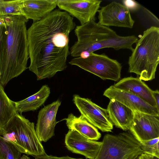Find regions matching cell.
Wrapping results in <instances>:
<instances>
[{
    "mask_svg": "<svg viewBox=\"0 0 159 159\" xmlns=\"http://www.w3.org/2000/svg\"><path fill=\"white\" fill-rule=\"evenodd\" d=\"M75 25L69 14L55 9L27 30L29 69L37 80L51 78L66 68L69 34Z\"/></svg>",
    "mask_w": 159,
    "mask_h": 159,
    "instance_id": "6da1fadb",
    "label": "cell"
},
{
    "mask_svg": "<svg viewBox=\"0 0 159 159\" xmlns=\"http://www.w3.org/2000/svg\"><path fill=\"white\" fill-rule=\"evenodd\" d=\"M6 29L0 46V82L3 86L27 69L28 20L22 15L4 17Z\"/></svg>",
    "mask_w": 159,
    "mask_h": 159,
    "instance_id": "7a4b0ae2",
    "label": "cell"
},
{
    "mask_svg": "<svg viewBox=\"0 0 159 159\" xmlns=\"http://www.w3.org/2000/svg\"><path fill=\"white\" fill-rule=\"evenodd\" d=\"M74 33L77 40L70 51L74 58H85L90 53L105 48L116 50L127 49L132 52L133 45L138 39L134 35L120 36L109 27L101 25L93 20L76 26Z\"/></svg>",
    "mask_w": 159,
    "mask_h": 159,
    "instance_id": "3957f363",
    "label": "cell"
},
{
    "mask_svg": "<svg viewBox=\"0 0 159 159\" xmlns=\"http://www.w3.org/2000/svg\"><path fill=\"white\" fill-rule=\"evenodd\" d=\"M129 57L128 71L141 80H152L159 63V28L152 26L145 30L136 42Z\"/></svg>",
    "mask_w": 159,
    "mask_h": 159,
    "instance_id": "277c9868",
    "label": "cell"
},
{
    "mask_svg": "<svg viewBox=\"0 0 159 159\" xmlns=\"http://www.w3.org/2000/svg\"><path fill=\"white\" fill-rule=\"evenodd\" d=\"M0 135L21 153L34 157L46 154L36 135L34 123L17 112L0 130Z\"/></svg>",
    "mask_w": 159,
    "mask_h": 159,
    "instance_id": "5b68a950",
    "label": "cell"
},
{
    "mask_svg": "<svg viewBox=\"0 0 159 159\" xmlns=\"http://www.w3.org/2000/svg\"><path fill=\"white\" fill-rule=\"evenodd\" d=\"M142 153L140 143L130 132L107 134L94 159H136Z\"/></svg>",
    "mask_w": 159,
    "mask_h": 159,
    "instance_id": "8992f818",
    "label": "cell"
},
{
    "mask_svg": "<svg viewBox=\"0 0 159 159\" xmlns=\"http://www.w3.org/2000/svg\"><path fill=\"white\" fill-rule=\"evenodd\" d=\"M89 72L103 80L118 81L121 76L122 66L116 60L105 54L91 53L85 58L75 57L69 62Z\"/></svg>",
    "mask_w": 159,
    "mask_h": 159,
    "instance_id": "52a82bcc",
    "label": "cell"
},
{
    "mask_svg": "<svg viewBox=\"0 0 159 159\" xmlns=\"http://www.w3.org/2000/svg\"><path fill=\"white\" fill-rule=\"evenodd\" d=\"M73 101L81 115L96 128L102 132H111L113 125L107 109L102 108L88 98L75 94Z\"/></svg>",
    "mask_w": 159,
    "mask_h": 159,
    "instance_id": "ba28073f",
    "label": "cell"
},
{
    "mask_svg": "<svg viewBox=\"0 0 159 159\" xmlns=\"http://www.w3.org/2000/svg\"><path fill=\"white\" fill-rule=\"evenodd\" d=\"M99 24L131 29L134 24L130 12L123 4L113 2L102 7L98 11Z\"/></svg>",
    "mask_w": 159,
    "mask_h": 159,
    "instance_id": "9c48e42d",
    "label": "cell"
},
{
    "mask_svg": "<svg viewBox=\"0 0 159 159\" xmlns=\"http://www.w3.org/2000/svg\"><path fill=\"white\" fill-rule=\"evenodd\" d=\"M102 2L98 0H58L57 6L76 18L83 25L95 20Z\"/></svg>",
    "mask_w": 159,
    "mask_h": 159,
    "instance_id": "30bf717a",
    "label": "cell"
},
{
    "mask_svg": "<svg viewBox=\"0 0 159 159\" xmlns=\"http://www.w3.org/2000/svg\"><path fill=\"white\" fill-rule=\"evenodd\" d=\"M133 112L134 117L129 130L138 142L159 137V116Z\"/></svg>",
    "mask_w": 159,
    "mask_h": 159,
    "instance_id": "8fae6325",
    "label": "cell"
},
{
    "mask_svg": "<svg viewBox=\"0 0 159 159\" xmlns=\"http://www.w3.org/2000/svg\"><path fill=\"white\" fill-rule=\"evenodd\" d=\"M110 99H114L133 111H136L155 116H159V110L137 96L115 88L113 85L107 89L103 94Z\"/></svg>",
    "mask_w": 159,
    "mask_h": 159,
    "instance_id": "7c38bea8",
    "label": "cell"
},
{
    "mask_svg": "<svg viewBox=\"0 0 159 159\" xmlns=\"http://www.w3.org/2000/svg\"><path fill=\"white\" fill-rule=\"evenodd\" d=\"M61 102L57 100L44 106L39 111L35 132L40 142H46L54 135L57 114Z\"/></svg>",
    "mask_w": 159,
    "mask_h": 159,
    "instance_id": "4fadbf2b",
    "label": "cell"
},
{
    "mask_svg": "<svg viewBox=\"0 0 159 159\" xmlns=\"http://www.w3.org/2000/svg\"><path fill=\"white\" fill-rule=\"evenodd\" d=\"M65 143L66 148L72 152L82 155L86 159H94L102 142L89 139L76 131L69 129L65 135Z\"/></svg>",
    "mask_w": 159,
    "mask_h": 159,
    "instance_id": "5bb4252c",
    "label": "cell"
},
{
    "mask_svg": "<svg viewBox=\"0 0 159 159\" xmlns=\"http://www.w3.org/2000/svg\"><path fill=\"white\" fill-rule=\"evenodd\" d=\"M113 85L116 88L137 96L157 109L152 94L153 90L139 78L125 77Z\"/></svg>",
    "mask_w": 159,
    "mask_h": 159,
    "instance_id": "9a60e30c",
    "label": "cell"
},
{
    "mask_svg": "<svg viewBox=\"0 0 159 159\" xmlns=\"http://www.w3.org/2000/svg\"><path fill=\"white\" fill-rule=\"evenodd\" d=\"M107 110L113 125L124 131L129 130L134 117L133 111L114 99H110Z\"/></svg>",
    "mask_w": 159,
    "mask_h": 159,
    "instance_id": "2e32d148",
    "label": "cell"
},
{
    "mask_svg": "<svg viewBox=\"0 0 159 159\" xmlns=\"http://www.w3.org/2000/svg\"><path fill=\"white\" fill-rule=\"evenodd\" d=\"M58 0H23L24 16L33 22L39 21L55 9Z\"/></svg>",
    "mask_w": 159,
    "mask_h": 159,
    "instance_id": "e0dca14e",
    "label": "cell"
},
{
    "mask_svg": "<svg viewBox=\"0 0 159 159\" xmlns=\"http://www.w3.org/2000/svg\"><path fill=\"white\" fill-rule=\"evenodd\" d=\"M65 120L69 129L74 130L89 139L97 141L101 137L98 129L81 115L77 117L71 113Z\"/></svg>",
    "mask_w": 159,
    "mask_h": 159,
    "instance_id": "ac0fdd59",
    "label": "cell"
},
{
    "mask_svg": "<svg viewBox=\"0 0 159 159\" xmlns=\"http://www.w3.org/2000/svg\"><path fill=\"white\" fill-rule=\"evenodd\" d=\"M50 93V88L45 84L35 94L20 101L15 102L16 112L21 114L23 112L37 110L42 106Z\"/></svg>",
    "mask_w": 159,
    "mask_h": 159,
    "instance_id": "d6986e66",
    "label": "cell"
},
{
    "mask_svg": "<svg viewBox=\"0 0 159 159\" xmlns=\"http://www.w3.org/2000/svg\"><path fill=\"white\" fill-rule=\"evenodd\" d=\"M16 112L15 102L7 95L0 82V130L6 126Z\"/></svg>",
    "mask_w": 159,
    "mask_h": 159,
    "instance_id": "ffe728a7",
    "label": "cell"
},
{
    "mask_svg": "<svg viewBox=\"0 0 159 159\" xmlns=\"http://www.w3.org/2000/svg\"><path fill=\"white\" fill-rule=\"evenodd\" d=\"M23 0H0V17L22 15Z\"/></svg>",
    "mask_w": 159,
    "mask_h": 159,
    "instance_id": "44dd1931",
    "label": "cell"
},
{
    "mask_svg": "<svg viewBox=\"0 0 159 159\" xmlns=\"http://www.w3.org/2000/svg\"><path fill=\"white\" fill-rule=\"evenodd\" d=\"M21 153L0 135V159H19Z\"/></svg>",
    "mask_w": 159,
    "mask_h": 159,
    "instance_id": "7402d4cb",
    "label": "cell"
},
{
    "mask_svg": "<svg viewBox=\"0 0 159 159\" xmlns=\"http://www.w3.org/2000/svg\"><path fill=\"white\" fill-rule=\"evenodd\" d=\"M156 143L149 145H141V148L143 153L147 154L159 158V143Z\"/></svg>",
    "mask_w": 159,
    "mask_h": 159,
    "instance_id": "603a6c76",
    "label": "cell"
},
{
    "mask_svg": "<svg viewBox=\"0 0 159 159\" xmlns=\"http://www.w3.org/2000/svg\"><path fill=\"white\" fill-rule=\"evenodd\" d=\"M123 5L126 7L129 11H135L139 10L141 6L137 2L133 0H124Z\"/></svg>",
    "mask_w": 159,
    "mask_h": 159,
    "instance_id": "cb8c5ba5",
    "label": "cell"
},
{
    "mask_svg": "<svg viewBox=\"0 0 159 159\" xmlns=\"http://www.w3.org/2000/svg\"><path fill=\"white\" fill-rule=\"evenodd\" d=\"M34 159H83V158H76L68 156L58 157L51 155H48L46 154L44 155L35 156Z\"/></svg>",
    "mask_w": 159,
    "mask_h": 159,
    "instance_id": "d4e9b609",
    "label": "cell"
},
{
    "mask_svg": "<svg viewBox=\"0 0 159 159\" xmlns=\"http://www.w3.org/2000/svg\"><path fill=\"white\" fill-rule=\"evenodd\" d=\"M6 27L3 17H0V46L2 43L3 34Z\"/></svg>",
    "mask_w": 159,
    "mask_h": 159,
    "instance_id": "484cf974",
    "label": "cell"
},
{
    "mask_svg": "<svg viewBox=\"0 0 159 159\" xmlns=\"http://www.w3.org/2000/svg\"><path fill=\"white\" fill-rule=\"evenodd\" d=\"M158 142H159V137L143 141L140 143L141 145L147 146L154 144Z\"/></svg>",
    "mask_w": 159,
    "mask_h": 159,
    "instance_id": "4316f807",
    "label": "cell"
},
{
    "mask_svg": "<svg viewBox=\"0 0 159 159\" xmlns=\"http://www.w3.org/2000/svg\"><path fill=\"white\" fill-rule=\"evenodd\" d=\"M152 94L156 103L157 108L159 110V91L158 90H157L153 91Z\"/></svg>",
    "mask_w": 159,
    "mask_h": 159,
    "instance_id": "83f0119b",
    "label": "cell"
},
{
    "mask_svg": "<svg viewBox=\"0 0 159 159\" xmlns=\"http://www.w3.org/2000/svg\"><path fill=\"white\" fill-rule=\"evenodd\" d=\"M19 159H30V158L24 155L22 157H20Z\"/></svg>",
    "mask_w": 159,
    "mask_h": 159,
    "instance_id": "f1b7e54d",
    "label": "cell"
},
{
    "mask_svg": "<svg viewBox=\"0 0 159 159\" xmlns=\"http://www.w3.org/2000/svg\"><path fill=\"white\" fill-rule=\"evenodd\" d=\"M138 159H142V158H141L140 156H139L138 157Z\"/></svg>",
    "mask_w": 159,
    "mask_h": 159,
    "instance_id": "f546056e",
    "label": "cell"
}]
</instances>
